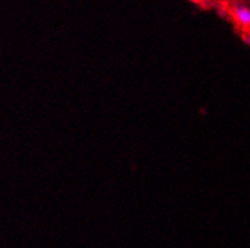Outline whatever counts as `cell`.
Segmentation results:
<instances>
[{
    "mask_svg": "<svg viewBox=\"0 0 250 248\" xmlns=\"http://www.w3.org/2000/svg\"><path fill=\"white\" fill-rule=\"evenodd\" d=\"M229 14L240 29H243L244 32L250 31V5L235 0L230 3Z\"/></svg>",
    "mask_w": 250,
    "mask_h": 248,
    "instance_id": "1",
    "label": "cell"
},
{
    "mask_svg": "<svg viewBox=\"0 0 250 248\" xmlns=\"http://www.w3.org/2000/svg\"><path fill=\"white\" fill-rule=\"evenodd\" d=\"M241 40H243V43H244L246 46H249V47H250V32H243Z\"/></svg>",
    "mask_w": 250,
    "mask_h": 248,
    "instance_id": "2",
    "label": "cell"
},
{
    "mask_svg": "<svg viewBox=\"0 0 250 248\" xmlns=\"http://www.w3.org/2000/svg\"><path fill=\"white\" fill-rule=\"evenodd\" d=\"M189 2H192V3H198V2H202V0H189Z\"/></svg>",
    "mask_w": 250,
    "mask_h": 248,
    "instance_id": "3",
    "label": "cell"
}]
</instances>
